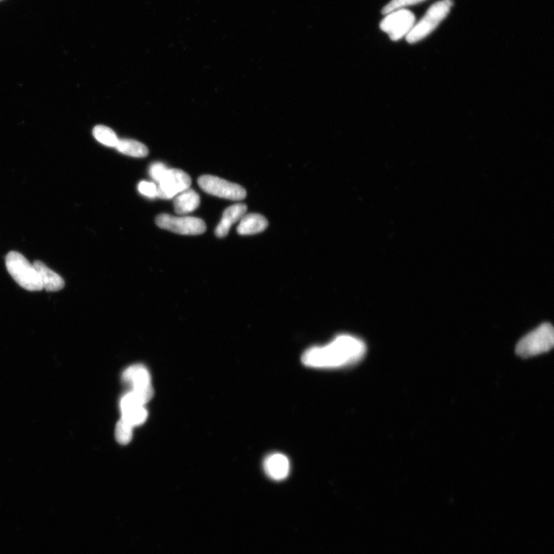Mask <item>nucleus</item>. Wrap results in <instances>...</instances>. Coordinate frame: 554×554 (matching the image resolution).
Returning a JSON list of instances; mask_svg holds the SVG:
<instances>
[{
	"label": "nucleus",
	"instance_id": "nucleus-13",
	"mask_svg": "<svg viewBox=\"0 0 554 554\" xmlns=\"http://www.w3.org/2000/svg\"><path fill=\"white\" fill-rule=\"evenodd\" d=\"M200 204L199 194L191 189H188L176 195L174 201V211L178 215L191 213L198 208Z\"/></svg>",
	"mask_w": 554,
	"mask_h": 554
},
{
	"label": "nucleus",
	"instance_id": "nucleus-19",
	"mask_svg": "<svg viewBox=\"0 0 554 554\" xmlns=\"http://www.w3.org/2000/svg\"><path fill=\"white\" fill-rule=\"evenodd\" d=\"M426 0H391V1L384 6L382 11L383 15H387L389 13L396 11V9L405 8L409 6H414Z\"/></svg>",
	"mask_w": 554,
	"mask_h": 554
},
{
	"label": "nucleus",
	"instance_id": "nucleus-9",
	"mask_svg": "<svg viewBox=\"0 0 554 554\" xmlns=\"http://www.w3.org/2000/svg\"><path fill=\"white\" fill-rule=\"evenodd\" d=\"M264 468L266 474L272 480L283 481L289 476L290 464L285 455L277 453L265 459Z\"/></svg>",
	"mask_w": 554,
	"mask_h": 554
},
{
	"label": "nucleus",
	"instance_id": "nucleus-16",
	"mask_svg": "<svg viewBox=\"0 0 554 554\" xmlns=\"http://www.w3.org/2000/svg\"><path fill=\"white\" fill-rule=\"evenodd\" d=\"M92 134L100 144L107 147H116L118 144L119 139L114 131L106 126H96L92 130Z\"/></svg>",
	"mask_w": 554,
	"mask_h": 554
},
{
	"label": "nucleus",
	"instance_id": "nucleus-21",
	"mask_svg": "<svg viewBox=\"0 0 554 554\" xmlns=\"http://www.w3.org/2000/svg\"><path fill=\"white\" fill-rule=\"evenodd\" d=\"M138 190L141 194L148 196L149 198H154L156 196L157 187L153 183L140 182Z\"/></svg>",
	"mask_w": 554,
	"mask_h": 554
},
{
	"label": "nucleus",
	"instance_id": "nucleus-11",
	"mask_svg": "<svg viewBox=\"0 0 554 554\" xmlns=\"http://www.w3.org/2000/svg\"><path fill=\"white\" fill-rule=\"evenodd\" d=\"M122 378L129 385L131 390L144 388L151 385V378L147 368L142 364L130 366L124 371Z\"/></svg>",
	"mask_w": 554,
	"mask_h": 554
},
{
	"label": "nucleus",
	"instance_id": "nucleus-10",
	"mask_svg": "<svg viewBox=\"0 0 554 554\" xmlns=\"http://www.w3.org/2000/svg\"><path fill=\"white\" fill-rule=\"evenodd\" d=\"M247 211V206L243 203L234 204L225 210L222 220L215 228V236L219 238L228 236L233 225L240 221L246 215Z\"/></svg>",
	"mask_w": 554,
	"mask_h": 554
},
{
	"label": "nucleus",
	"instance_id": "nucleus-12",
	"mask_svg": "<svg viewBox=\"0 0 554 554\" xmlns=\"http://www.w3.org/2000/svg\"><path fill=\"white\" fill-rule=\"evenodd\" d=\"M33 265L38 272L43 288L47 292H56L63 289L65 281L63 277L47 267L44 262L36 260Z\"/></svg>",
	"mask_w": 554,
	"mask_h": 554
},
{
	"label": "nucleus",
	"instance_id": "nucleus-1",
	"mask_svg": "<svg viewBox=\"0 0 554 554\" xmlns=\"http://www.w3.org/2000/svg\"><path fill=\"white\" fill-rule=\"evenodd\" d=\"M367 352V346L358 338L340 335L323 346H313L302 356V363L307 368L336 369L361 361Z\"/></svg>",
	"mask_w": 554,
	"mask_h": 554
},
{
	"label": "nucleus",
	"instance_id": "nucleus-4",
	"mask_svg": "<svg viewBox=\"0 0 554 554\" xmlns=\"http://www.w3.org/2000/svg\"><path fill=\"white\" fill-rule=\"evenodd\" d=\"M553 344V328L546 323L522 338L516 345V353L521 358H528L550 351Z\"/></svg>",
	"mask_w": 554,
	"mask_h": 554
},
{
	"label": "nucleus",
	"instance_id": "nucleus-17",
	"mask_svg": "<svg viewBox=\"0 0 554 554\" xmlns=\"http://www.w3.org/2000/svg\"><path fill=\"white\" fill-rule=\"evenodd\" d=\"M148 416L144 407H137L122 412V419L133 427L143 425Z\"/></svg>",
	"mask_w": 554,
	"mask_h": 554
},
{
	"label": "nucleus",
	"instance_id": "nucleus-2",
	"mask_svg": "<svg viewBox=\"0 0 554 554\" xmlns=\"http://www.w3.org/2000/svg\"><path fill=\"white\" fill-rule=\"evenodd\" d=\"M9 274L16 283L28 291H41L43 285L38 272L21 252H9L6 257Z\"/></svg>",
	"mask_w": 554,
	"mask_h": 554
},
{
	"label": "nucleus",
	"instance_id": "nucleus-3",
	"mask_svg": "<svg viewBox=\"0 0 554 554\" xmlns=\"http://www.w3.org/2000/svg\"><path fill=\"white\" fill-rule=\"evenodd\" d=\"M454 5L453 0H440L432 5L424 17L412 28L406 36L409 43H415L426 38L444 21Z\"/></svg>",
	"mask_w": 554,
	"mask_h": 554
},
{
	"label": "nucleus",
	"instance_id": "nucleus-6",
	"mask_svg": "<svg viewBox=\"0 0 554 554\" xmlns=\"http://www.w3.org/2000/svg\"><path fill=\"white\" fill-rule=\"evenodd\" d=\"M416 17L408 9L402 8L387 14L380 24L382 31L389 35L393 41L406 37L414 27Z\"/></svg>",
	"mask_w": 554,
	"mask_h": 554
},
{
	"label": "nucleus",
	"instance_id": "nucleus-18",
	"mask_svg": "<svg viewBox=\"0 0 554 554\" xmlns=\"http://www.w3.org/2000/svg\"><path fill=\"white\" fill-rule=\"evenodd\" d=\"M133 427L121 418L116 427V438L120 444H127L133 437Z\"/></svg>",
	"mask_w": 554,
	"mask_h": 554
},
{
	"label": "nucleus",
	"instance_id": "nucleus-20",
	"mask_svg": "<svg viewBox=\"0 0 554 554\" xmlns=\"http://www.w3.org/2000/svg\"><path fill=\"white\" fill-rule=\"evenodd\" d=\"M169 169L162 163H154L149 167V176L153 178L156 182L159 183L166 175Z\"/></svg>",
	"mask_w": 554,
	"mask_h": 554
},
{
	"label": "nucleus",
	"instance_id": "nucleus-5",
	"mask_svg": "<svg viewBox=\"0 0 554 554\" xmlns=\"http://www.w3.org/2000/svg\"><path fill=\"white\" fill-rule=\"evenodd\" d=\"M198 184L205 193L220 198L240 201L245 199L247 196V191L242 186L225 181L218 176H201L198 179Z\"/></svg>",
	"mask_w": 554,
	"mask_h": 554
},
{
	"label": "nucleus",
	"instance_id": "nucleus-15",
	"mask_svg": "<svg viewBox=\"0 0 554 554\" xmlns=\"http://www.w3.org/2000/svg\"><path fill=\"white\" fill-rule=\"evenodd\" d=\"M116 148L119 153L132 157L144 158L149 154L148 148L134 139H119Z\"/></svg>",
	"mask_w": 554,
	"mask_h": 554
},
{
	"label": "nucleus",
	"instance_id": "nucleus-7",
	"mask_svg": "<svg viewBox=\"0 0 554 554\" xmlns=\"http://www.w3.org/2000/svg\"><path fill=\"white\" fill-rule=\"evenodd\" d=\"M156 224L159 228L177 234L196 236L206 232L205 222L193 217H174L170 214H161L156 218Z\"/></svg>",
	"mask_w": 554,
	"mask_h": 554
},
{
	"label": "nucleus",
	"instance_id": "nucleus-14",
	"mask_svg": "<svg viewBox=\"0 0 554 554\" xmlns=\"http://www.w3.org/2000/svg\"><path fill=\"white\" fill-rule=\"evenodd\" d=\"M238 233L240 235H252L265 231L268 227V221L258 213L244 215L240 220Z\"/></svg>",
	"mask_w": 554,
	"mask_h": 554
},
{
	"label": "nucleus",
	"instance_id": "nucleus-8",
	"mask_svg": "<svg viewBox=\"0 0 554 554\" xmlns=\"http://www.w3.org/2000/svg\"><path fill=\"white\" fill-rule=\"evenodd\" d=\"M191 178L179 169L168 170L164 179L157 187L156 196L164 200H171L176 195L190 189Z\"/></svg>",
	"mask_w": 554,
	"mask_h": 554
}]
</instances>
